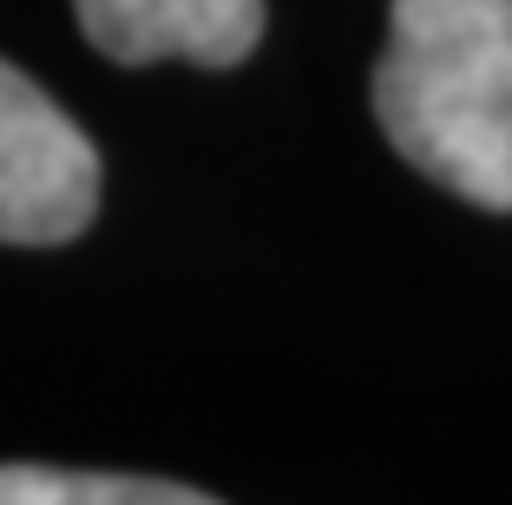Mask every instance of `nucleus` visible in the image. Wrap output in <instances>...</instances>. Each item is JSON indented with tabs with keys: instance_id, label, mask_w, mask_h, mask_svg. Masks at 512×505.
I'll list each match as a JSON object with an SVG mask.
<instances>
[{
	"instance_id": "nucleus-1",
	"label": "nucleus",
	"mask_w": 512,
	"mask_h": 505,
	"mask_svg": "<svg viewBox=\"0 0 512 505\" xmlns=\"http://www.w3.org/2000/svg\"><path fill=\"white\" fill-rule=\"evenodd\" d=\"M375 119L440 191L512 210V0H394Z\"/></svg>"
},
{
	"instance_id": "nucleus-4",
	"label": "nucleus",
	"mask_w": 512,
	"mask_h": 505,
	"mask_svg": "<svg viewBox=\"0 0 512 505\" xmlns=\"http://www.w3.org/2000/svg\"><path fill=\"white\" fill-rule=\"evenodd\" d=\"M0 505H224L178 479L73 473V466H0Z\"/></svg>"
},
{
	"instance_id": "nucleus-3",
	"label": "nucleus",
	"mask_w": 512,
	"mask_h": 505,
	"mask_svg": "<svg viewBox=\"0 0 512 505\" xmlns=\"http://www.w3.org/2000/svg\"><path fill=\"white\" fill-rule=\"evenodd\" d=\"M73 14L79 33L119 66H237L270 27L263 0H73Z\"/></svg>"
},
{
	"instance_id": "nucleus-2",
	"label": "nucleus",
	"mask_w": 512,
	"mask_h": 505,
	"mask_svg": "<svg viewBox=\"0 0 512 505\" xmlns=\"http://www.w3.org/2000/svg\"><path fill=\"white\" fill-rule=\"evenodd\" d=\"M99 210V151L14 60H0V243H73Z\"/></svg>"
}]
</instances>
